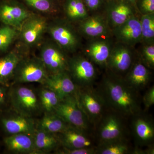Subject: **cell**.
I'll list each match as a JSON object with an SVG mask.
<instances>
[{
	"label": "cell",
	"mask_w": 154,
	"mask_h": 154,
	"mask_svg": "<svg viewBox=\"0 0 154 154\" xmlns=\"http://www.w3.org/2000/svg\"><path fill=\"white\" fill-rule=\"evenodd\" d=\"M33 14L19 0L0 1V22L19 30L25 20Z\"/></svg>",
	"instance_id": "cell-16"
},
{
	"label": "cell",
	"mask_w": 154,
	"mask_h": 154,
	"mask_svg": "<svg viewBox=\"0 0 154 154\" xmlns=\"http://www.w3.org/2000/svg\"><path fill=\"white\" fill-rule=\"evenodd\" d=\"M135 15L124 23L112 29V36L114 41L136 47L141 41V30L140 17Z\"/></svg>",
	"instance_id": "cell-17"
},
{
	"label": "cell",
	"mask_w": 154,
	"mask_h": 154,
	"mask_svg": "<svg viewBox=\"0 0 154 154\" xmlns=\"http://www.w3.org/2000/svg\"><path fill=\"white\" fill-rule=\"evenodd\" d=\"M139 47L136 48L140 60L150 69H154V44L139 43Z\"/></svg>",
	"instance_id": "cell-32"
},
{
	"label": "cell",
	"mask_w": 154,
	"mask_h": 154,
	"mask_svg": "<svg viewBox=\"0 0 154 154\" xmlns=\"http://www.w3.org/2000/svg\"><path fill=\"white\" fill-rule=\"evenodd\" d=\"M128 119L107 109L94 129L93 134L97 144L111 141L129 139Z\"/></svg>",
	"instance_id": "cell-2"
},
{
	"label": "cell",
	"mask_w": 154,
	"mask_h": 154,
	"mask_svg": "<svg viewBox=\"0 0 154 154\" xmlns=\"http://www.w3.org/2000/svg\"><path fill=\"white\" fill-rule=\"evenodd\" d=\"M80 108L94 129L107 110L104 99L94 86L78 87L75 95Z\"/></svg>",
	"instance_id": "cell-4"
},
{
	"label": "cell",
	"mask_w": 154,
	"mask_h": 154,
	"mask_svg": "<svg viewBox=\"0 0 154 154\" xmlns=\"http://www.w3.org/2000/svg\"><path fill=\"white\" fill-rule=\"evenodd\" d=\"M133 149L128 139H123L98 144L96 154H132Z\"/></svg>",
	"instance_id": "cell-27"
},
{
	"label": "cell",
	"mask_w": 154,
	"mask_h": 154,
	"mask_svg": "<svg viewBox=\"0 0 154 154\" xmlns=\"http://www.w3.org/2000/svg\"><path fill=\"white\" fill-rule=\"evenodd\" d=\"M152 71L140 60L137 54L132 66L123 78L128 85L140 93L150 82Z\"/></svg>",
	"instance_id": "cell-19"
},
{
	"label": "cell",
	"mask_w": 154,
	"mask_h": 154,
	"mask_svg": "<svg viewBox=\"0 0 154 154\" xmlns=\"http://www.w3.org/2000/svg\"><path fill=\"white\" fill-rule=\"evenodd\" d=\"M48 75L39 57H24L17 65L12 84L36 82L44 85Z\"/></svg>",
	"instance_id": "cell-9"
},
{
	"label": "cell",
	"mask_w": 154,
	"mask_h": 154,
	"mask_svg": "<svg viewBox=\"0 0 154 154\" xmlns=\"http://www.w3.org/2000/svg\"><path fill=\"white\" fill-rule=\"evenodd\" d=\"M19 34L18 29L9 25L0 27V52L7 51Z\"/></svg>",
	"instance_id": "cell-31"
},
{
	"label": "cell",
	"mask_w": 154,
	"mask_h": 154,
	"mask_svg": "<svg viewBox=\"0 0 154 154\" xmlns=\"http://www.w3.org/2000/svg\"><path fill=\"white\" fill-rule=\"evenodd\" d=\"M89 14L103 11L106 0H82Z\"/></svg>",
	"instance_id": "cell-35"
},
{
	"label": "cell",
	"mask_w": 154,
	"mask_h": 154,
	"mask_svg": "<svg viewBox=\"0 0 154 154\" xmlns=\"http://www.w3.org/2000/svg\"><path fill=\"white\" fill-rule=\"evenodd\" d=\"M70 57L67 71L78 87L94 86L99 76L98 67L82 52Z\"/></svg>",
	"instance_id": "cell-6"
},
{
	"label": "cell",
	"mask_w": 154,
	"mask_h": 154,
	"mask_svg": "<svg viewBox=\"0 0 154 154\" xmlns=\"http://www.w3.org/2000/svg\"><path fill=\"white\" fill-rule=\"evenodd\" d=\"M10 87L9 102L15 113L33 118L42 112L36 91L26 86Z\"/></svg>",
	"instance_id": "cell-5"
},
{
	"label": "cell",
	"mask_w": 154,
	"mask_h": 154,
	"mask_svg": "<svg viewBox=\"0 0 154 154\" xmlns=\"http://www.w3.org/2000/svg\"><path fill=\"white\" fill-rule=\"evenodd\" d=\"M75 25L83 38L86 40L112 36V32L103 11L90 14Z\"/></svg>",
	"instance_id": "cell-13"
},
{
	"label": "cell",
	"mask_w": 154,
	"mask_h": 154,
	"mask_svg": "<svg viewBox=\"0 0 154 154\" xmlns=\"http://www.w3.org/2000/svg\"><path fill=\"white\" fill-rule=\"evenodd\" d=\"M114 42L112 36L87 40L81 52L98 67L105 69Z\"/></svg>",
	"instance_id": "cell-12"
},
{
	"label": "cell",
	"mask_w": 154,
	"mask_h": 154,
	"mask_svg": "<svg viewBox=\"0 0 154 154\" xmlns=\"http://www.w3.org/2000/svg\"><path fill=\"white\" fill-rule=\"evenodd\" d=\"M43 85L54 91L60 100L75 95L78 86L73 81L67 71L49 75Z\"/></svg>",
	"instance_id": "cell-21"
},
{
	"label": "cell",
	"mask_w": 154,
	"mask_h": 154,
	"mask_svg": "<svg viewBox=\"0 0 154 154\" xmlns=\"http://www.w3.org/2000/svg\"><path fill=\"white\" fill-rule=\"evenodd\" d=\"M111 31L135 15H140L126 0H106L103 10Z\"/></svg>",
	"instance_id": "cell-15"
},
{
	"label": "cell",
	"mask_w": 154,
	"mask_h": 154,
	"mask_svg": "<svg viewBox=\"0 0 154 154\" xmlns=\"http://www.w3.org/2000/svg\"><path fill=\"white\" fill-rule=\"evenodd\" d=\"M68 125L62 119L54 112L44 114L43 117L36 122V129L58 134L63 131Z\"/></svg>",
	"instance_id": "cell-26"
},
{
	"label": "cell",
	"mask_w": 154,
	"mask_h": 154,
	"mask_svg": "<svg viewBox=\"0 0 154 154\" xmlns=\"http://www.w3.org/2000/svg\"><path fill=\"white\" fill-rule=\"evenodd\" d=\"M37 94L42 112L44 114L54 112L55 108L61 101L57 94L44 85L39 89Z\"/></svg>",
	"instance_id": "cell-28"
},
{
	"label": "cell",
	"mask_w": 154,
	"mask_h": 154,
	"mask_svg": "<svg viewBox=\"0 0 154 154\" xmlns=\"http://www.w3.org/2000/svg\"><path fill=\"white\" fill-rule=\"evenodd\" d=\"M8 150L14 153L36 154L33 136L24 134L10 135L4 139Z\"/></svg>",
	"instance_id": "cell-23"
},
{
	"label": "cell",
	"mask_w": 154,
	"mask_h": 154,
	"mask_svg": "<svg viewBox=\"0 0 154 154\" xmlns=\"http://www.w3.org/2000/svg\"><path fill=\"white\" fill-rule=\"evenodd\" d=\"M47 31L51 40L68 54L76 53L82 47L83 38L75 25L65 18L51 22Z\"/></svg>",
	"instance_id": "cell-3"
},
{
	"label": "cell",
	"mask_w": 154,
	"mask_h": 154,
	"mask_svg": "<svg viewBox=\"0 0 154 154\" xmlns=\"http://www.w3.org/2000/svg\"><path fill=\"white\" fill-rule=\"evenodd\" d=\"M52 40L46 42L42 46L39 58L48 74L67 71L70 57Z\"/></svg>",
	"instance_id": "cell-11"
},
{
	"label": "cell",
	"mask_w": 154,
	"mask_h": 154,
	"mask_svg": "<svg viewBox=\"0 0 154 154\" xmlns=\"http://www.w3.org/2000/svg\"><path fill=\"white\" fill-rule=\"evenodd\" d=\"M28 9L42 13L54 14L61 8L62 0H19Z\"/></svg>",
	"instance_id": "cell-29"
},
{
	"label": "cell",
	"mask_w": 154,
	"mask_h": 154,
	"mask_svg": "<svg viewBox=\"0 0 154 154\" xmlns=\"http://www.w3.org/2000/svg\"><path fill=\"white\" fill-rule=\"evenodd\" d=\"M142 103L143 104V112H146L154 104V86L148 88L144 95L142 97Z\"/></svg>",
	"instance_id": "cell-36"
},
{
	"label": "cell",
	"mask_w": 154,
	"mask_h": 154,
	"mask_svg": "<svg viewBox=\"0 0 154 154\" xmlns=\"http://www.w3.org/2000/svg\"><path fill=\"white\" fill-rule=\"evenodd\" d=\"M36 154H45L56 150L60 147L57 134L36 129L33 135Z\"/></svg>",
	"instance_id": "cell-24"
},
{
	"label": "cell",
	"mask_w": 154,
	"mask_h": 154,
	"mask_svg": "<svg viewBox=\"0 0 154 154\" xmlns=\"http://www.w3.org/2000/svg\"><path fill=\"white\" fill-rule=\"evenodd\" d=\"M130 118L129 129L135 146L146 147L154 146V123L152 117L142 112Z\"/></svg>",
	"instance_id": "cell-10"
},
{
	"label": "cell",
	"mask_w": 154,
	"mask_h": 154,
	"mask_svg": "<svg viewBox=\"0 0 154 154\" xmlns=\"http://www.w3.org/2000/svg\"><path fill=\"white\" fill-rule=\"evenodd\" d=\"M24 57L20 53L13 51L0 57V85L10 88L17 65Z\"/></svg>",
	"instance_id": "cell-22"
},
{
	"label": "cell",
	"mask_w": 154,
	"mask_h": 154,
	"mask_svg": "<svg viewBox=\"0 0 154 154\" xmlns=\"http://www.w3.org/2000/svg\"><path fill=\"white\" fill-rule=\"evenodd\" d=\"M136 8L140 15L154 14V0H137Z\"/></svg>",
	"instance_id": "cell-33"
},
{
	"label": "cell",
	"mask_w": 154,
	"mask_h": 154,
	"mask_svg": "<svg viewBox=\"0 0 154 154\" xmlns=\"http://www.w3.org/2000/svg\"><path fill=\"white\" fill-rule=\"evenodd\" d=\"M61 146L69 149L96 147L97 142L94 134L69 125L58 134Z\"/></svg>",
	"instance_id": "cell-18"
},
{
	"label": "cell",
	"mask_w": 154,
	"mask_h": 154,
	"mask_svg": "<svg viewBox=\"0 0 154 154\" xmlns=\"http://www.w3.org/2000/svg\"><path fill=\"white\" fill-rule=\"evenodd\" d=\"M137 55L136 47L114 42L105 70L123 77Z\"/></svg>",
	"instance_id": "cell-8"
},
{
	"label": "cell",
	"mask_w": 154,
	"mask_h": 154,
	"mask_svg": "<svg viewBox=\"0 0 154 154\" xmlns=\"http://www.w3.org/2000/svg\"><path fill=\"white\" fill-rule=\"evenodd\" d=\"M8 87L0 85V110L4 108L9 102Z\"/></svg>",
	"instance_id": "cell-37"
},
{
	"label": "cell",
	"mask_w": 154,
	"mask_h": 154,
	"mask_svg": "<svg viewBox=\"0 0 154 154\" xmlns=\"http://www.w3.org/2000/svg\"><path fill=\"white\" fill-rule=\"evenodd\" d=\"M140 20L141 30L140 43L154 44V14L140 15Z\"/></svg>",
	"instance_id": "cell-30"
},
{
	"label": "cell",
	"mask_w": 154,
	"mask_h": 154,
	"mask_svg": "<svg viewBox=\"0 0 154 154\" xmlns=\"http://www.w3.org/2000/svg\"><path fill=\"white\" fill-rule=\"evenodd\" d=\"M33 14L25 20L19 30L21 41L28 47H34L40 42L48 24L45 18Z\"/></svg>",
	"instance_id": "cell-14"
},
{
	"label": "cell",
	"mask_w": 154,
	"mask_h": 154,
	"mask_svg": "<svg viewBox=\"0 0 154 154\" xmlns=\"http://www.w3.org/2000/svg\"><path fill=\"white\" fill-rule=\"evenodd\" d=\"M126 1L131 3V4L133 5H134L136 8V3L137 0H126Z\"/></svg>",
	"instance_id": "cell-38"
},
{
	"label": "cell",
	"mask_w": 154,
	"mask_h": 154,
	"mask_svg": "<svg viewBox=\"0 0 154 154\" xmlns=\"http://www.w3.org/2000/svg\"><path fill=\"white\" fill-rule=\"evenodd\" d=\"M33 117L16 113L3 117L1 123L3 129L10 135L24 134L33 136L36 130V122Z\"/></svg>",
	"instance_id": "cell-20"
},
{
	"label": "cell",
	"mask_w": 154,
	"mask_h": 154,
	"mask_svg": "<svg viewBox=\"0 0 154 154\" xmlns=\"http://www.w3.org/2000/svg\"><path fill=\"white\" fill-rule=\"evenodd\" d=\"M61 8L64 18L74 25L90 15L82 0H62Z\"/></svg>",
	"instance_id": "cell-25"
},
{
	"label": "cell",
	"mask_w": 154,
	"mask_h": 154,
	"mask_svg": "<svg viewBox=\"0 0 154 154\" xmlns=\"http://www.w3.org/2000/svg\"><path fill=\"white\" fill-rule=\"evenodd\" d=\"M96 88L107 109L128 119L143 111L140 93L128 85L122 77L105 71Z\"/></svg>",
	"instance_id": "cell-1"
},
{
	"label": "cell",
	"mask_w": 154,
	"mask_h": 154,
	"mask_svg": "<svg viewBox=\"0 0 154 154\" xmlns=\"http://www.w3.org/2000/svg\"><path fill=\"white\" fill-rule=\"evenodd\" d=\"M56 150V153L58 154H96V147L80 149H69L60 146Z\"/></svg>",
	"instance_id": "cell-34"
},
{
	"label": "cell",
	"mask_w": 154,
	"mask_h": 154,
	"mask_svg": "<svg viewBox=\"0 0 154 154\" xmlns=\"http://www.w3.org/2000/svg\"><path fill=\"white\" fill-rule=\"evenodd\" d=\"M54 113L69 125L93 134L94 128L80 108L75 95L68 96L61 100Z\"/></svg>",
	"instance_id": "cell-7"
}]
</instances>
